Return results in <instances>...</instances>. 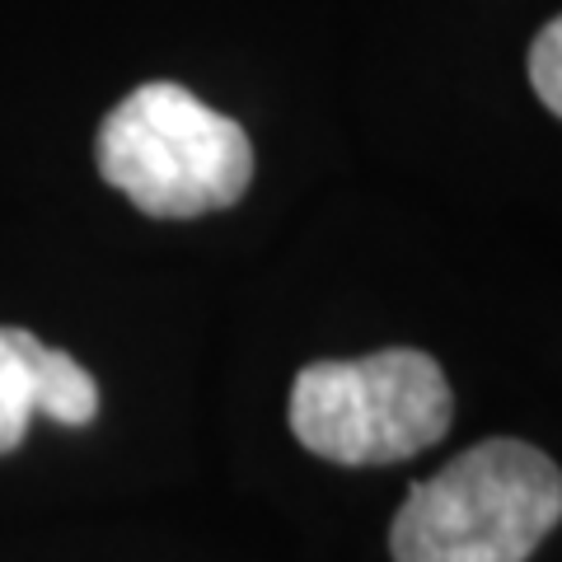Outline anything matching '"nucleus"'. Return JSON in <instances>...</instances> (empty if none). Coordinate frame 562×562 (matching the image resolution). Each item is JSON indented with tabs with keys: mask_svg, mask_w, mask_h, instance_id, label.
Returning a JSON list of instances; mask_svg holds the SVG:
<instances>
[{
	"mask_svg": "<svg viewBox=\"0 0 562 562\" xmlns=\"http://www.w3.org/2000/svg\"><path fill=\"white\" fill-rule=\"evenodd\" d=\"M530 85L543 99V109L562 117V14L553 24H543L539 38L530 43Z\"/></svg>",
	"mask_w": 562,
	"mask_h": 562,
	"instance_id": "obj_5",
	"label": "nucleus"
},
{
	"mask_svg": "<svg viewBox=\"0 0 562 562\" xmlns=\"http://www.w3.org/2000/svg\"><path fill=\"white\" fill-rule=\"evenodd\" d=\"M94 160L103 183L155 221L211 216L235 206L254 183L244 127L173 80L136 85L103 117Z\"/></svg>",
	"mask_w": 562,
	"mask_h": 562,
	"instance_id": "obj_2",
	"label": "nucleus"
},
{
	"mask_svg": "<svg viewBox=\"0 0 562 562\" xmlns=\"http://www.w3.org/2000/svg\"><path fill=\"white\" fill-rule=\"evenodd\" d=\"M562 520V469L530 441L492 436L417 483L390 525L394 562H530Z\"/></svg>",
	"mask_w": 562,
	"mask_h": 562,
	"instance_id": "obj_1",
	"label": "nucleus"
},
{
	"mask_svg": "<svg viewBox=\"0 0 562 562\" xmlns=\"http://www.w3.org/2000/svg\"><path fill=\"white\" fill-rule=\"evenodd\" d=\"M99 384L61 347L38 342L29 328H0V454L20 450L33 417L57 427H90Z\"/></svg>",
	"mask_w": 562,
	"mask_h": 562,
	"instance_id": "obj_4",
	"label": "nucleus"
},
{
	"mask_svg": "<svg viewBox=\"0 0 562 562\" xmlns=\"http://www.w3.org/2000/svg\"><path fill=\"white\" fill-rule=\"evenodd\" d=\"M454 394L436 357L384 347L351 361H310L291 384V431L333 464H394L446 441Z\"/></svg>",
	"mask_w": 562,
	"mask_h": 562,
	"instance_id": "obj_3",
	"label": "nucleus"
}]
</instances>
